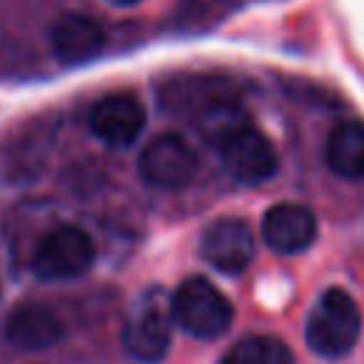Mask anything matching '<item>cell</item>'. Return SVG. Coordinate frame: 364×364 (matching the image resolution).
<instances>
[{
    "label": "cell",
    "mask_w": 364,
    "mask_h": 364,
    "mask_svg": "<svg viewBox=\"0 0 364 364\" xmlns=\"http://www.w3.org/2000/svg\"><path fill=\"white\" fill-rule=\"evenodd\" d=\"M171 293L162 287H145L128 307L122 321V350L139 364H159L173 338Z\"/></svg>",
    "instance_id": "6da1fadb"
},
{
    "label": "cell",
    "mask_w": 364,
    "mask_h": 364,
    "mask_svg": "<svg viewBox=\"0 0 364 364\" xmlns=\"http://www.w3.org/2000/svg\"><path fill=\"white\" fill-rule=\"evenodd\" d=\"M361 336V313L353 296L341 287L324 290L304 321V341L316 355H347Z\"/></svg>",
    "instance_id": "7a4b0ae2"
},
{
    "label": "cell",
    "mask_w": 364,
    "mask_h": 364,
    "mask_svg": "<svg viewBox=\"0 0 364 364\" xmlns=\"http://www.w3.org/2000/svg\"><path fill=\"white\" fill-rule=\"evenodd\" d=\"M324 162L341 179H350V182L364 179V122L361 119L338 122L327 134Z\"/></svg>",
    "instance_id": "4fadbf2b"
},
{
    "label": "cell",
    "mask_w": 364,
    "mask_h": 364,
    "mask_svg": "<svg viewBox=\"0 0 364 364\" xmlns=\"http://www.w3.org/2000/svg\"><path fill=\"white\" fill-rule=\"evenodd\" d=\"M213 142L222 168L242 185H262L279 171V154L273 142L247 117L225 128Z\"/></svg>",
    "instance_id": "3957f363"
},
{
    "label": "cell",
    "mask_w": 364,
    "mask_h": 364,
    "mask_svg": "<svg viewBox=\"0 0 364 364\" xmlns=\"http://www.w3.org/2000/svg\"><path fill=\"white\" fill-rule=\"evenodd\" d=\"M199 159L179 134H156L139 154V176L156 191H182L196 176Z\"/></svg>",
    "instance_id": "8992f818"
},
{
    "label": "cell",
    "mask_w": 364,
    "mask_h": 364,
    "mask_svg": "<svg viewBox=\"0 0 364 364\" xmlns=\"http://www.w3.org/2000/svg\"><path fill=\"white\" fill-rule=\"evenodd\" d=\"M48 43L63 65H82L91 63L105 48V31L94 17H85L80 11H65L51 23Z\"/></svg>",
    "instance_id": "7c38bea8"
},
{
    "label": "cell",
    "mask_w": 364,
    "mask_h": 364,
    "mask_svg": "<svg viewBox=\"0 0 364 364\" xmlns=\"http://www.w3.org/2000/svg\"><path fill=\"white\" fill-rule=\"evenodd\" d=\"M222 364H293V350L276 336H245L225 353Z\"/></svg>",
    "instance_id": "5bb4252c"
},
{
    "label": "cell",
    "mask_w": 364,
    "mask_h": 364,
    "mask_svg": "<svg viewBox=\"0 0 364 364\" xmlns=\"http://www.w3.org/2000/svg\"><path fill=\"white\" fill-rule=\"evenodd\" d=\"M88 128L105 145L125 148V145L136 142V136L145 128V105L128 91L105 94L91 105Z\"/></svg>",
    "instance_id": "9c48e42d"
},
{
    "label": "cell",
    "mask_w": 364,
    "mask_h": 364,
    "mask_svg": "<svg viewBox=\"0 0 364 364\" xmlns=\"http://www.w3.org/2000/svg\"><path fill=\"white\" fill-rule=\"evenodd\" d=\"M65 327L54 307L43 301H20L3 318V338L20 353H40L63 338Z\"/></svg>",
    "instance_id": "30bf717a"
},
{
    "label": "cell",
    "mask_w": 364,
    "mask_h": 364,
    "mask_svg": "<svg viewBox=\"0 0 364 364\" xmlns=\"http://www.w3.org/2000/svg\"><path fill=\"white\" fill-rule=\"evenodd\" d=\"M316 213L299 202H279L262 216V239L273 253L293 256L313 245L316 239Z\"/></svg>",
    "instance_id": "8fae6325"
},
{
    "label": "cell",
    "mask_w": 364,
    "mask_h": 364,
    "mask_svg": "<svg viewBox=\"0 0 364 364\" xmlns=\"http://www.w3.org/2000/svg\"><path fill=\"white\" fill-rule=\"evenodd\" d=\"M111 6H136L139 0H108Z\"/></svg>",
    "instance_id": "9a60e30c"
},
{
    "label": "cell",
    "mask_w": 364,
    "mask_h": 364,
    "mask_svg": "<svg viewBox=\"0 0 364 364\" xmlns=\"http://www.w3.org/2000/svg\"><path fill=\"white\" fill-rule=\"evenodd\" d=\"M199 253L219 273L236 276L250 264V259L256 253V239H253V230L245 219L222 216L202 230Z\"/></svg>",
    "instance_id": "ba28073f"
},
{
    "label": "cell",
    "mask_w": 364,
    "mask_h": 364,
    "mask_svg": "<svg viewBox=\"0 0 364 364\" xmlns=\"http://www.w3.org/2000/svg\"><path fill=\"white\" fill-rule=\"evenodd\" d=\"M236 85L225 77H213V74H185V77H173L159 88V102L165 111L176 114V117H188V119H199L208 111L225 105V102H236Z\"/></svg>",
    "instance_id": "52a82bcc"
},
{
    "label": "cell",
    "mask_w": 364,
    "mask_h": 364,
    "mask_svg": "<svg viewBox=\"0 0 364 364\" xmlns=\"http://www.w3.org/2000/svg\"><path fill=\"white\" fill-rule=\"evenodd\" d=\"M173 321L193 338H219L233 324L230 299L208 279L191 276L171 293Z\"/></svg>",
    "instance_id": "277c9868"
},
{
    "label": "cell",
    "mask_w": 364,
    "mask_h": 364,
    "mask_svg": "<svg viewBox=\"0 0 364 364\" xmlns=\"http://www.w3.org/2000/svg\"><path fill=\"white\" fill-rule=\"evenodd\" d=\"M97 259L94 239L77 228V225H63L46 233L34 250V273L46 282H65L88 273V267Z\"/></svg>",
    "instance_id": "5b68a950"
}]
</instances>
